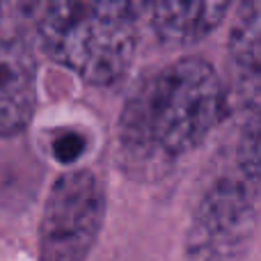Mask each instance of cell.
I'll list each match as a JSON object with an SVG mask.
<instances>
[{"label":"cell","mask_w":261,"mask_h":261,"mask_svg":"<svg viewBox=\"0 0 261 261\" xmlns=\"http://www.w3.org/2000/svg\"><path fill=\"white\" fill-rule=\"evenodd\" d=\"M135 9L130 3H53L39 18L41 41L83 81L113 85L135 53Z\"/></svg>","instance_id":"6da1fadb"},{"label":"cell","mask_w":261,"mask_h":261,"mask_svg":"<svg viewBox=\"0 0 261 261\" xmlns=\"http://www.w3.org/2000/svg\"><path fill=\"white\" fill-rule=\"evenodd\" d=\"M140 94L149 135L163 153L176 156L195 149L220 117V81L199 58L165 67Z\"/></svg>","instance_id":"7a4b0ae2"},{"label":"cell","mask_w":261,"mask_h":261,"mask_svg":"<svg viewBox=\"0 0 261 261\" xmlns=\"http://www.w3.org/2000/svg\"><path fill=\"white\" fill-rule=\"evenodd\" d=\"M103 186L92 172L73 170L50 188L39 227L41 261H85L103 222Z\"/></svg>","instance_id":"3957f363"},{"label":"cell","mask_w":261,"mask_h":261,"mask_svg":"<svg viewBox=\"0 0 261 261\" xmlns=\"http://www.w3.org/2000/svg\"><path fill=\"white\" fill-rule=\"evenodd\" d=\"M257 218L250 181H218L199 204L190 229V252L199 261H227L243 250Z\"/></svg>","instance_id":"277c9868"},{"label":"cell","mask_w":261,"mask_h":261,"mask_svg":"<svg viewBox=\"0 0 261 261\" xmlns=\"http://www.w3.org/2000/svg\"><path fill=\"white\" fill-rule=\"evenodd\" d=\"M35 62L23 44L0 41V135H16L35 110Z\"/></svg>","instance_id":"5b68a950"},{"label":"cell","mask_w":261,"mask_h":261,"mask_svg":"<svg viewBox=\"0 0 261 261\" xmlns=\"http://www.w3.org/2000/svg\"><path fill=\"white\" fill-rule=\"evenodd\" d=\"M227 14V3L190 0V3H156L151 7V21L158 37L172 46H186L204 39L220 25Z\"/></svg>","instance_id":"8992f818"},{"label":"cell","mask_w":261,"mask_h":261,"mask_svg":"<svg viewBox=\"0 0 261 261\" xmlns=\"http://www.w3.org/2000/svg\"><path fill=\"white\" fill-rule=\"evenodd\" d=\"M229 50L245 69H261V0L241 5L229 30Z\"/></svg>","instance_id":"52a82bcc"},{"label":"cell","mask_w":261,"mask_h":261,"mask_svg":"<svg viewBox=\"0 0 261 261\" xmlns=\"http://www.w3.org/2000/svg\"><path fill=\"white\" fill-rule=\"evenodd\" d=\"M236 156L250 184H261V103L252 110L241 130Z\"/></svg>","instance_id":"ba28073f"},{"label":"cell","mask_w":261,"mask_h":261,"mask_svg":"<svg viewBox=\"0 0 261 261\" xmlns=\"http://www.w3.org/2000/svg\"><path fill=\"white\" fill-rule=\"evenodd\" d=\"M83 151H85V138H83L81 133H76V130H64V133L55 135L53 156L58 158L60 163L71 165V163H76L78 158L83 156Z\"/></svg>","instance_id":"9c48e42d"}]
</instances>
